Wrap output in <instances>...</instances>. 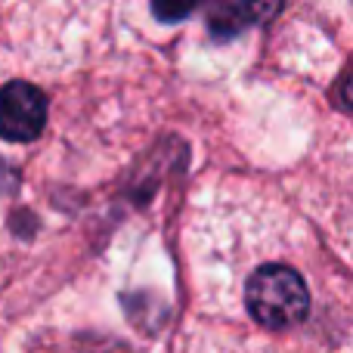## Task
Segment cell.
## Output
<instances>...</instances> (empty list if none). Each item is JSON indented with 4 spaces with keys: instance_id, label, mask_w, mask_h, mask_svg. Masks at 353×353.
Here are the masks:
<instances>
[{
    "instance_id": "cell-4",
    "label": "cell",
    "mask_w": 353,
    "mask_h": 353,
    "mask_svg": "<svg viewBox=\"0 0 353 353\" xmlns=\"http://www.w3.org/2000/svg\"><path fill=\"white\" fill-rule=\"evenodd\" d=\"M195 6H155V16L159 19H183V16H189Z\"/></svg>"
},
{
    "instance_id": "cell-2",
    "label": "cell",
    "mask_w": 353,
    "mask_h": 353,
    "mask_svg": "<svg viewBox=\"0 0 353 353\" xmlns=\"http://www.w3.org/2000/svg\"><path fill=\"white\" fill-rule=\"evenodd\" d=\"M47 124V97L28 81L0 87V137L10 143H31Z\"/></svg>"
},
{
    "instance_id": "cell-1",
    "label": "cell",
    "mask_w": 353,
    "mask_h": 353,
    "mask_svg": "<svg viewBox=\"0 0 353 353\" xmlns=\"http://www.w3.org/2000/svg\"><path fill=\"white\" fill-rule=\"evenodd\" d=\"M245 304L254 323L267 329H288L298 325L310 310L307 285L292 267L270 263L261 267L245 285Z\"/></svg>"
},
{
    "instance_id": "cell-3",
    "label": "cell",
    "mask_w": 353,
    "mask_h": 353,
    "mask_svg": "<svg viewBox=\"0 0 353 353\" xmlns=\"http://www.w3.org/2000/svg\"><path fill=\"white\" fill-rule=\"evenodd\" d=\"M279 6L276 3H217L208 10V25L214 34L226 37V34H239L242 28L261 22L267 16H276Z\"/></svg>"
}]
</instances>
